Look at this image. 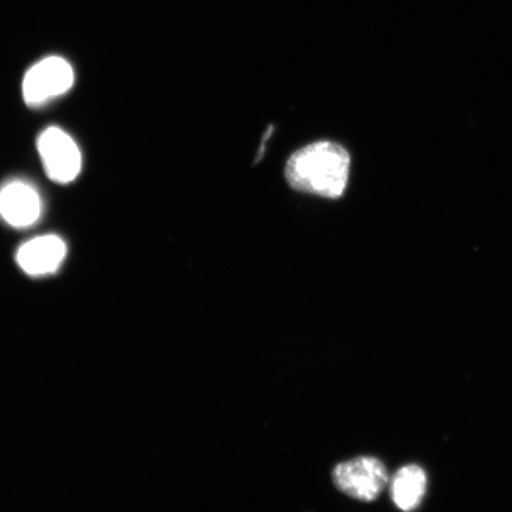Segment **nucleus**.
<instances>
[{
    "mask_svg": "<svg viewBox=\"0 0 512 512\" xmlns=\"http://www.w3.org/2000/svg\"><path fill=\"white\" fill-rule=\"evenodd\" d=\"M350 162L349 152L342 145L313 143L288 158L286 181L294 190L336 200L347 189Z\"/></svg>",
    "mask_w": 512,
    "mask_h": 512,
    "instance_id": "f257e3e1",
    "label": "nucleus"
},
{
    "mask_svg": "<svg viewBox=\"0 0 512 512\" xmlns=\"http://www.w3.org/2000/svg\"><path fill=\"white\" fill-rule=\"evenodd\" d=\"M335 485L343 494L361 502H373L388 483L386 466L374 457H360L336 466Z\"/></svg>",
    "mask_w": 512,
    "mask_h": 512,
    "instance_id": "f03ea898",
    "label": "nucleus"
},
{
    "mask_svg": "<svg viewBox=\"0 0 512 512\" xmlns=\"http://www.w3.org/2000/svg\"><path fill=\"white\" fill-rule=\"evenodd\" d=\"M74 70L62 57L50 56L25 74L23 98L29 106H41L67 93L74 85Z\"/></svg>",
    "mask_w": 512,
    "mask_h": 512,
    "instance_id": "7ed1b4c3",
    "label": "nucleus"
},
{
    "mask_svg": "<svg viewBox=\"0 0 512 512\" xmlns=\"http://www.w3.org/2000/svg\"><path fill=\"white\" fill-rule=\"evenodd\" d=\"M37 147L51 181L67 184L79 176L82 165L79 146L61 128H47L38 138Z\"/></svg>",
    "mask_w": 512,
    "mask_h": 512,
    "instance_id": "20e7f679",
    "label": "nucleus"
},
{
    "mask_svg": "<svg viewBox=\"0 0 512 512\" xmlns=\"http://www.w3.org/2000/svg\"><path fill=\"white\" fill-rule=\"evenodd\" d=\"M42 201L30 184L15 181L0 189V217L12 227H30L40 219Z\"/></svg>",
    "mask_w": 512,
    "mask_h": 512,
    "instance_id": "39448f33",
    "label": "nucleus"
},
{
    "mask_svg": "<svg viewBox=\"0 0 512 512\" xmlns=\"http://www.w3.org/2000/svg\"><path fill=\"white\" fill-rule=\"evenodd\" d=\"M67 246L56 235H43L19 248L17 262L25 273L44 275L54 273L66 258Z\"/></svg>",
    "mask_w": 512,
    "mask_h": 512,
    "instance_id": "423d86ee",
    "label": "nucleus"
},
{
    "mask_svg": "<svg viewBox=\"0 0 512 512\" xmlns=\"http://www.w3.org/2000/svg\"><path fill=\"white\" fill-rule=\"evenodd\" d=\"M427 478L418 465L402 467L392 482V498L399 509L412 511L419 507L426 494Z\"/></svg>",
    "mask_w": 512,
    "mask_h": 512,
    "instance_id": "0eeeda50",
    "label": "nucleus"
}]
</instances>
